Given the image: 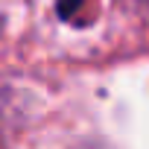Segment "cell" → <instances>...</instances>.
<instances>
[]
</instances>
